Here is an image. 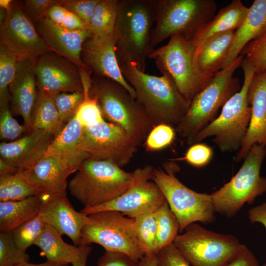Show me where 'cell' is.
<instances>
[{"label":"cell","instance_id":"obj_45","mask_svg":"<svg viewBox=\"0 0 266 266\" xmlns=\"http://www.w3.org/2000/svg\"><path fill=\"white\" fill-rule=\"evenodd\" d=\"M100 0H61L60 5L81 19L89 29L94 9Z\"/></svg>","mask_w":266,"mask_h":266},{"label":"cell","instance_id":"obj_21","mask_svg":"<svg viewBox=\"0 0 266 266\" xmlns=\"http://www.w3.org/2000/svg\"><path fill=\"white\" fill-rule=\"evenodd\" d=\"M36 24L38 33L51 52L70 60L80 69L89 70L81 58L83 45L92 35L89 30L65 29L47 17Z\"/></svg>","mask_w":266,"mask_h":266},{"label":"cell","instance_id":"obj_31","mask_svg":"<svg viewBox=\"0 0 266 266\" xmlns=\"http://www.w3.org/2000/svg\"><path fill=\"white\" fill-rule=\"evenodd\" d=\"M65 126L60 120L54 98L38 91L33 117V130H45L56 136Z\"/></svg>","mask_w":266,"mask_h":266},{"label":"cell","instance_id":"obj_42","mask_svg":"<svg viewBox=\"0 0 266 266\" xmlns=\"http://www.w3.org/2000/svg\"><path fill=\"white\" fill-rule=\"evenodd\" d=\"M47 17L57 25L65 29H88L85 23L81 19L60 5L52 7L48 12Z\"/></svg>","mask_w":266,"mask_h":266},{"label":"cell","instance_id":"obj_15","mask_svg":"<svg viewBox=\"0 0 266 266\" xmlns=\"http://www.w3.org/2000/svg\"><path fill=\"white\" fill-rule=\"evenodd\" d=\"M0 45L11 51L18 61L28 58H37L44 54L52 52L22 7L13 1L0 24Z\"/></svg>","mask_w":266,"mask_h":266},{"label":"cell","instance_id":"obj_9","mask_svg":"<svg viewBox=\"0 0 266 266\" xmlns=\"http://www.w3.org/2000/svg\"><path fill=\"white\" fill-rule=\"evenodd\" d=\"M195 54L196 49L191 42L177 34L169 37L165 45L153 50L148 57L155 61L161 73H166L171 78L190 103L213 77L200 71Z\"/></svg>","mask_w":266,"mask_h":266},{"label":"cell","instance_id":"obj_35","mask_svg":"<svg viewBox=\"0 0 266 266\" xmlns=\"http://www.w3.org/2000/svg\"><path fill=\"white\" fill-rule=\"evenodd\" d=\"M18 63L17 57L0 45V103L9 100L8 88L15 75Z\"/></svg>","mask_w":266,"mask_h":266},{"label":"cell","instance_id":"obj_54","mask_svg":"<svg viewBox=\"0 0 266 266\" xmlns=\"http://www.w3.org/2000/svg\"><path fill=\"white\" fill-rule=\"evenodd\" d=\"M13 0H0V8L8 11L11 7Z\"/></svg>","mask_w":266,"mask_h":266},{"label":"cell","instance_id":"obj_39","mask_svg":"<svg viewBox=\"0 0 266 266\" xmlns=\"http://www.w3.org/2000/svg\"><path fill=\"white\" fill-rule=\"evenodd\" d=\"M240 55L253 67L255 73L266 69V32L248 43Z\"/></svg>","mask_w":266,"mask_h":266},{"label":"cell","instance_id":"obj_1","mask_svg":"<svg viewBox=\"0 0 266 266\" xmlns=\"http://www.w3.org/2000/svg\"><path fill=\"white\" fill-rule=\"evenodd\" d=\"M122 74L135 91V99L145 110L154 127L165 124L174 128L186 114L190 102L166 73L157 76L139 69L131 59L116 46Z\"/></svg>","mask_w":266,"mask_h":266},{"label":"cell","instance_id":"obj_44","mask_svg":"<svg viewBox=\"0 0 266 266\" xmlns=\"http://www.w3.org/2000/svg\"><path fill=\"white\" fill-rule=\"evenodd\" d=\"M213 155V151L211 147L199 142L191 145L183 157L174 160L185 161L192 166L201 167L210 163Z\"/></svg>","mask_w":266,"mask_h":266},{"label":"cell","instance_id":"obj_18","mask_svg":"<svg viewBox=\"0 0 266 266\" xmlns=\"http://www.w3.org/2000/svg\"><path fill=\"white\" fill-rule=\"evenodd\" d=\"M43 130H33L21 138L0 144V160L13 172L23 170L42 158L55 138Z\"/></svg>","mask_w":266,"mask_h":266},{"label":"cell","instance_id":"obj_48","mask_svg":"<svg viewBox=\"0 0 266 266\" xmlns=\"http://www.w3.org/2000/svg\"><path fill=\"white\" fill-rule=\"evenodd\" d=\"M97 266H139V262L125 253L105 250L98 260Z\"/></svg>","mask_w":266,"mask_h":266},{"label":"cell","instance_id":"obj_14","mask_svg":"<svg viewBox=\"0 0 266 266\" xmlns=\"http://www.w3.org/2000/svg\"><path fill=\"white\" fill-rule=\"evenodd\" d=\"M83 139L88 159L109 161L121 167L129 164L138 147L121 127L104 119L83 127Z\"/></svg>","mask_w":266,"mask_h":266},{"label":"cell","instance_id":"obj_55","mask_svg":"<svg viewBox=\"0 0 266 266\" xmlns=\"http://www.w3.org/2000/svg\"><path fill=\"white\" fill-rule=\"evenodd\" d=\"M262 266H266V263L265 264H264V265H263Z\"/></svg>","mask_w":266,"mask_h":266},{"label":"cell","instance_id":"obj_52","mask_svg":"<svg viewBox=\"0 0 266 266\" xmlns=\"http://www.w3.org/2000/svg\"><path fill=\"white\" fill-rule=\"evenodd\" d=\"M139 266H158L155 255L145 254L139 261Z\"/></svg>","mask_w":266,"mask_h":266},{"label":"cell","instance_id":"obj_23","mask_svg":"<svg viewBox=\"0 0 266 266\" xmlns=\"http://www.w3.org/2000/svg\"><path fill=\"white\" fill-rule=\"evenodd\" d=\"M83 126L74 116L55 137L44 156H53L67 167L74 170L88 159L83 145Z\"/></svg>","mask_w":266,"mask_h":266},{"label":"cell","instance_id":"obj_10","mask_svg":"<svg viewBox=\"0 0 266 266\" xmlns=\"http://www.w3.org/2000/svg\"><path fill=\"white\" fill-rule=\"evenodd\" d=\"M183 232L173 244L191 266H227L245 246L233 235L208 230L196 223Z\"/></svg>","mask_w":266,"mask_h":266},{"label":"cell","instance_id":"obj_30","mask_svg":"<svg viewBox=\"0 0 266 266\" xmlns=\"http://www.w3.org/2000/svg\"><path fill=\"white\" fill-rule=\"evenodd\" d=\"M42 192L20 171L0 175V202L21 200Z\"/></svg>","mask_w":266,"mask_h":266},{"label":"cell","instance_id":"obj_12","mask_svg":"<svg viewBox=\"0 0 266 266\" xmlns=\"http://www.w3.org/2000/svg\"><path fill=\"white\" fill-rule=\"evenodd\" d=\"M151 180L159 187L170 208L176 216L182 233L189 225L200 222L205 224L215 219L210 194L195 192L186 187L168 168L153 170Z\"/></svg>","mask_w":266,"mask_h":266},{"label":"cell","instance_id":"obj_28","mask_svg":"<svg viewBox=\"0 0 266 266\" xmlns=\"http://www.w3.org/2000/svg\"><path fill=\"white\" fill-rule=\"evenodd\" d=\"M48 194L16 201L0 202V232H12L38 215L39 207Z\"/></svg>","mask_w":266,"mask_h":266},{"label":"cell","instance_id":"obj_53","mask_svg":"<svg viewBox=\"0 0 266 266\" xmlns=\"http://www.w3.org/2000/svg\"><path fill=\"white\" fill-rule=\"evenodd\" d=\"M68 265H62L57 264L48 261L40 264H32L29 262L22 263L16 266H67Z\"/></svg>","mask_w":266,"mask_h":266},{"label":"cell","instance_id":"obj_27","mask_svg":"<svg viewBox=\"0 0 266 266\" xmlns=\"http://www.w3.org/2000/svg\"><path fill=\"white\" fill-rule=\"evenodd\" d=\"M235 31L215 34L202 44L196 54V63L202 73L213 76L221 69L232 44Z\"/></svg>","mask_w":266,"mask_h":266},{"label":"cell","instance_id":"obj_4","mask_svg":"<svg viewBox=\"0 0 266 266\" xmlns=\"http://www.w3.org/2000/svg\"><path fill=\"white\" fill-rule=\"evenodd\" d=\"M90 92L98 99L103 118L121 127L137 146L145 140L154 126L143 107L124 86L94 76Z\"/></svg>","mask_w":266,"mask_h":266},{"label":"cell","instance_id":"obj_24","mask_svg":"<svg viewBox=\"0 0 266 266\" xmlns=\"http://www.w3.org/2000/svg\"><path fill=\"white\" fill-rule=\"evenodd\" d=\"M20 172L43 194L66 197L67 178L75 171L55 157L47 156Z\"/></svg>","mask_w":266,"mask_h":266},{"label":"cell","instance_id":"obj_16","mask_svg":"<svg viewBox=\"0 0 266 266\" xmlns=\"http://www.w3.org/2000/svg\"><path fill=\"white\" fill-rule=\"evenodd\" d=\"M35 71L38 91L45 96L54 98L61 93L84 92L79 67L53 52L37 58Z\"/></svg>","mask_w":266,"mask_h":266},{"label":"cell","instance_id":"obj_32","mask_svg":"<svg viewBox=\"0 0 266 266\" xmlns=\"http://www.w3.org/2000/svg\"><path fill=\"white\" fill-rule=\"evenodd\" d=\"M154 213L157 228V253L163 248L173 243L180 232V226L166 201Z\"/></svg>","mask_w":266,"mask_h":266},{"label":"cell","instance_id":"obj_26","mask_svg":"<svg viewBox=\"0 0 266 266\" xmlns=\"http://www.w3.org/2000/svg\"><path fill=\"white\" fill-rule=\"evenodd\" d=\"M249 7L244 5L240 0H233L229 4L222 7L190 40L195 47L196 54L209 37L237 29L245 19Z\"/></svg>","mask_w":266,"mask_h":266},{"label":"cell","instance_id":"obj_41","mask_svg":"<svg viewBox=\"0 0 266 266\" xmlns=\"http://www.w3.org/2000/svg\"><path fill=\"white\" fill-rule=\"evenodd\" d=\"M175 133V129L167 124L154 126L145 140L147 150H158L169 145L174 139Z\"/></svg>","mask_w":266,"mask_h":266},{"label":"cell","instance_id":"obj_13","mask_svg":"<svg viewBox=\"0 0 266 266\" xmlns=\"http://www.w3.org/2000/svg\"><path fill=\"white\" fill-rule=\"evenodd\" d=\"M153 169L151 166L136 169L134 181L124 194L106 203L84 208L81 212L88 215L100 211H116L132 219L155 212L166 200L151 180Z\"/></svg>","mask_w":266,"mask_h":266},{"label":"cell","instance_id":"obj_46","mask_svg":"<svg viewBox=\"0 0 266 266\" xmlns=\"http://www.w3.org/2000/svg\"><path fill=\"white\" fill-rule=\"evenodd\" d=\"M60 3L61 0H27L21 7L32 21L36 23L47 17L52 7Z\"/></svg>","mask_w":266,"mask_h":266},{"label":"cell","instance_id":"obj_34","mask_svg":"<svg viewBox=\"0 0 266 266\" xmlns=\"http://www.w3.org/2000/svg\"><path fill=\"white\" fill-rule=\"evenodd\" d=\"M154 212L134 218L132 225L134 233L145 255L157 253V228Z\"/></svg>","mask_w":266,"mask_h":266},{"label":"cell","instance_id":"obj_19","mask_svg":"<svg viewBox=\"0 0 266 266\" xmlns=\"http://www.w3.org/2000/svg\"><path fill=\"white\" fill-rule=\"evenodd\" d=\"M247 100L251 108L250 123L246 135L234 160L244 159L254 144L266 149V69L255 73L249 84Z\"/></svg>","mask_w":266,"mask_h":266},{"label":"cell","instance_id":"obj_50","mask_svg":"<svg viewBox=\"0 0 266 266\" xmlns=\"http://www.w3.org/2000/svg\"><path fill=\"white\" fill-rule=\"evenodd\" d=\"M248 217L251 223H260L266 230V201L249 209Z\"/></svg>","mask_w":266,"mask_h":266},{"label":"cell","instance_id":"obj_38","mask_svg":"<svg viewBox=\"0 0 266 266\" xmlns=\"http://www.w3.org/2000/svg\"><path fill=\"white\" fill-rule=\"evenodd\" d=\"M84 99V92L61 93L54 97L60 120L64 125L75 116Z\"/></svg>","mask_w":266,"mask_h":266},{"label":"cell","instance_id":"obj_3","mask_svg":"<svg viewBox=\"0 0 266 266\" xmlns=\"http://www.w3.org/2000/svg\"><path fill=\"white\" fill-rule=\"evenodd\" d=\"M134 179V171L127 172L109 161L88 159L69 181L68 189L84 208H90L120 197Z\"/></svg>","mask_w":266,"mask_h":266},{"label":"cell","instance_id":"obj_47","mask_svg":"<svg viewBox=\"0 0 266 266\" xmlns=\"http://www.w3.org/2000/svg\"><path fill=\"white\" fill-rule=\"evenodd\" d=\"M155 256L158 266H191L173 243L161 249Z\"/></svg>","mask_w":266,"mask_h":266},{"label":"cell","instance_id":"obj_37","mask_svg":"<svg viewBox=\"0 0 266 266\" xmlns=\"http://www.w3.org/2000/svg\"><path fill=\"white\" fill-rule=\"evenodd\" d=\"M29 255L16 245L12 232H0V266H16L29 262Z\"/></svg>","mask_w":266,"mask_h":266},{"label":"cell","instance_id":"obj_49","mask_svg":"<svg viewBox=\"0 0 266 266\" xmlns=\"http://www.w3.org/2000/svg\"><path fill=\"white\" fill-rule=\"evenodd\" d=\"M227 266H261L256 257L247 247L233 259Z\"/></svg>","mask_w":266,"mask_h":266},{"label":"cell","instance_id":"obj_22","mask_svg":"<svg viewBox=\"0 0 266 266\" xmlns=\"http://www.w3.org/2000/svg\"><path fill=\"white\" fill-rule=\"evenodd\" d=\"M38 215L61 234L69 237L75 246H79L88 216L75 211L66 197L59 194L47 195L40 205Z\"/></svg>","mask_w":266,"mask_h":266},{"label":"cell","instance_id":"obj_33","mask_svg":"<svg viewBox=\"0 0 266 266\" xmlns=\"http://www.w3.org/2000/svg\"><path fill=\"white\" fill-rule=\"evenodd\" d=\"M118 0H100L92 16L89 30L93 35L111 33L115 30Z\"/></svg>","mask_w":266,"mask_h":266},{"label":"cell","instance_id":"obj_11","mask_svg":"<svg viewBox=\"0 0 266 266\" xmlns=\"http://www.w3.org/2000/svg\"><path fill=\"white\" fill-rule=\"evenodd\" d=\"M80 245L96 243L106 251L125 253L139 262L144 251L133 230V219L116 211H103L88 215Z\"/></svg>","mask_w":266,"mask_h":266},{"label":"cell","instance_id":"obj_6","mask_svg":"<svg viewBox=\"0 0 266 266\" xmlns=\"http://www.w3.org/2000/svg\"><path fill=\"white\" fill-rule=\"evenodd\" d=\"M155 0H118L115 26L117 47L143 72L152 51Z\"/></svg>","mask_w":266,"mask_h":266},{"label":"cell","instance_id":"obj_2","mask_svg":"<svg viewBox=\"0 0 266 266\" xmlns=\"http://www.w3.org/2000/svg\"><path fill=\"white\" fill-rule=\"evenodd\" d=\"M243 57L240 55L228 66L215 73L208 84L192 100L175 132L190 145L194 138L217 118L219 109L241 89L239 79L234 77Z\"/></svg>","mask_w":266,"mask_h":266},{"label":"cell","instance_id":"obj_29","mask_svg":"<svg viewBox=\"0 0 266 266\" xmlns=\"http://www.w3.org/2000/svg\"><path fill=\"white\" fill-rule=\"evenodd\" d=\"M34 244L38 246L45 256L47 261L62 265H68L79 257L78 246L65 242L58 231L46 224Z\"/></svg>","mask_w":266,"mask_h":266},{"label":"cell","instance_id":"obj_25","mask_svg":"<svg viewBox=\"0 0 266 266\" xmlns=\"http://www.w3.org/2000/svg\"><path fill=\"white\" fill-rule=\"evenodd\" d=\"M266 32V0H255L234 36L226 59L221 69L228 66L239 55L250 41Z\"/></svg>","mask_w":266,"mask_h":266},{"label":"cell","instance_id":"obj_7","mask_svg":"<svg viewBox=\"0 0 266 266\" xmlns=\"http://www.w3.org/2000/svg\"><path fill=\"white\" fill-rule=\"evenodd\" d=\"M217 9L213 0H155L152 50L174 34L182 35L190 40L214 17Z\"/></svg>","mask_w":266,"mask_h":266},{"label":"cell","instance_id":"obj_17","mask_svg":"<svg viewBox=\"0 0 266 266\" xmlns=\"http://www.w3.org/2000/svg\"><path fill=\"white\" fill-rule=\"evenodd\" d=\"M117 41L115 30L106 34H92L83 45L81 58L95 77L120 83L135 99V91L124 78L119 66L116 53Z\"/></svg>","mask_w":266,"mask_h":266},{"label":"cell","instance_id":"obj_43","mask_svg":"<svg viewBox=\"0 0 266 266\" xmlns=\"http://www.w3.org/2000/svg\"><path fill=\"white\" fill-rule=\"evenodd\" d=\"M75 116L83 127L104 119L98 99L90 94H85V99Z\"/></svg>","mask_w":266,"mask_h":266},{"label":"cell","instance_id":"obj_5","mask_svg":"<svg viewBox=\"0 0 266 266\" xmlns=\"http://www.w3.org/2000/svg\"><path fill=\"white\" fill-rule=\"evenodd\" d=\"M241 66L244 81L240 90L224 104L220 115L194 138L190 145L213 137V143L222 152L238 151L240 148L251 118L247 92L255 73L253 67L244 59Z\"/></svg>","mask_w":266,"mask_h":266},{"label":"cell","instance_id":"obj_40","mask_svg":"<svg viewBox=\"0 0 266 266\" xmlns=\"http://www.w3.org/2000/svg\"><path fill=\"white\" fill-rule=\"evenodd\" d=\"M8 101L0 103V136L2 140H14L24 133H29L27 127L21 125L12 116Z\"/></svg>","mask_w":266,"mask_h":266},{"label":"cell","instance_id":"obj_51","mask_svg":"<svg viewBox=\"0 0 266 266\" xmlns=\"http://www.w3.org/2000/svg\"><path fill=\"white\" fill-rule=\"evenodd\" d=\"M80 252L79 258L71 264L72 266H86L87 259L92 248L88 245H80Z\"/></svg>","mask_w":266,"mask_h":266},{"label":"cell","instance_id":"obj_20","mask_svg":"<svg viewBox=\"0 0 266 266\" xmlns=\"http://www.w3.org/2000/svg\"><path fill=\"white\" fill-rule=\"evenodd\" d=\"M37 58L18 61L17 70L9 88L13 111L22 116L29 132L33 131V117L38 96L35 67Z\"/></svg>","mask_w":266,"mask_h":266},{"label":"cell","instance_id":"obj_8","mask_svg":"<svg viewBox=\"0 0 266 266\" xmlns=\"http://www.w3.org/2000/svg\"><path fill=\"white\" fill-rule=\"evenodd\" d=\"M266 156V149L263 146H252L236 174L210 194L215 212L233 217L245 204L252 203L266 193V177L260 175Z\"/></svg>","mask_w":266,"mask_h":266},{"label":"cell","instance_id":"obj_36","mask_svg":"<svg viewBox=\"0 0 266 266\" xmlns=\"http://www.w3.org/2000/svg\"><path fill=\"white\" fill-rule=\"evenodd\" d=\"M46 224L38 215L14 229L12 232V236L18 248L23 252H26L30 246L34 244Z\"/></svg>","mask_w":266,"mask_h":266}]
</instances>
